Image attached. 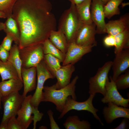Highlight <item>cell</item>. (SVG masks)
Returning <instances> with one entry per match:
<instances>
[{
    "instance_id": "1",
    "label": "cell",
    "mask_w": 129,
    "mask_h": 129,
    "mask_svg": "<svg viewBox=\"0 0 129 129\" xmlns=\"http://www.w3.org/2000/svg\"><path fill=\"white\" fill-rule=\"evenodd\" d=\"M49 0H17L12 17L20 33L19 49L43 44L51 32L56 30L57 22Z\"/></svg>"
},
{
    "instance_id": "2",
    "label": "cell",
    "mask_w": 129,
    "mask_h": 129,
    "mask_svg": "<svg viewBox=\"0 0 129 129\" xmlns=\"http://www.w3.org/2000/svg\"><path fill=\"white\" fill-rule=\"evenodd\" d=\"M78 79V76L76 75L69 84L59 89H56L53 85L50 86H44L42 102L54 103L56 106V109L61 113L69 96L76 100L75 85Z\"/></svg>"
},
{
    "instance_id": "3",
    "label": "cell",
    "mask_w": 129,
    "mask_h": 129,
    "mask_svg": "<svg viewBox=\"0 0 129 129\" xmlns=\"http://www.w3.org/2000/svg\"><path fill=\"white\" fill-rule=\"evenodd\" d=\"M82 24L75 5L71 4L69 8L65 10L61 16L58 29L61 30L64 33L69 43L75 41Z\"/></svg>"
},
{
    "instance_id": "4",
    "label": "cell",
    "mask_w": 129,
    "mask_h": 129,
    "mask_svg": "<svg viewBox=\"0 0 129 129\" xmlns=\"http://www.w3.org/2000/svg\"><path fill=\"white\" fill-rule=\"evenodd\" d=\"M32 95H30L24 98L21 106L18 112L16 119L23 127L27 129L33 121V129L36 128L37 122L40 121L43 115L40 113L38 108L32 106L30 101Z\"/></svg>"
},
{
    "instance_id": "5",
    "label": "cell",
    "mask_w": 129,
    "mask_h": 129,
    "mask_svg": "<svg viewBox=\"0 0 129 129\" xmlns=\"http://www.w3.org/2000/svg\"><path fill=\"white\" fill-rule=\"evenodd\" d=\"M36 68L37 83L35 91L32 96L30 103L34 107L38 108L42 102L44 83L47 80L53 79L55 77L48 69L43 60L37 65Z\"/></svg>"
},
{
    "instance_id": "6",
    "label": "cell",
    "mask_w": 129,
    "mask_h": 129,
    "mask_svg": "<svg viewBox=\"0 0 129 129\" xmlns=\"http://www.w3.org/2000/svg\"><path fill=\"white\" fill-rule=\"evenodd\" d=\"M112 61H108L98 70L96 74L89 80L88 92L90 94L97 93L103 96L106 93L105 85L108 79V75L112 67Z\"/></svg>"
},
{
    "instance_id": "7",
    "label": "cell",
    "mask_w": 129,
    "mask_h": 129,
    "mask_svg": "<svg viewBox=\"0 0 129 129\" xmlns=\"http://www.w3.org/2000/svg\"><path fill=\"white\" fill-rule=\"evenodd\" d=\"M95 95L96 94H90L88 98L82 102H78L72 99L70 96H69L58 119L62 118L66 113L71 110L86 111L91 113L94 117L98 120L102 125H103V124L97 114L98 110L94 106L92 103L93 100Z\"/></svg>"
},
{
    "instance_id": "8",
    "label": "cell",
    "mask_w": 129,
    "mask_h": 129,
    "mask_svg": "<svg viewBox=\"0 0 129 129\" xmlns=\"http://www.w3.org/2000/svg\"><path fill=\"white\" fill-rule=\"evenodd\" d=\"M22 62V67L28 68L36 67L43 59L44 54L42 44L29 46L19 49Z\"/></svg>"
},
{
    "instance_id": "9",
    "label": "cell",
    "mask_w": 129,
    "mask_h": 129,
    "mask_svg": "<svg viewBox=\"0 0 129 129\" xmlns=\"http://www.w3.org/2000/svg\"><path fill=\"white\" fill-rule=\"evenodd\" d=\"M24 98L19 91L2 97L1 102L3 107L4 113L1 123L6 121L11 118L16 116Z\"/></svg>"
},
{
    "instance_id": "10",
    "label": "cell",
    "mask_w": 129,
    "mask_h": 129,
    "mask_svg": "<svg viewBox=\"0 0 129 129\" xmlns=\"http://www.w3.org/2000/svg\"><path fill=\"white\" fill-rule=\"evenodd\" d=\"M107 79L105 85L106 93L103 97L101 99L103 103L112 102L118 106L128 108L129 106V99L124 98L120 94L112 76Z\"/></svg>"
},
{
    "instance_id": "11",
    "label": "cell",
    "mask_w": 129,
    "mask_h": 129,
    "mask_svg": "<svg viewBox=\"0 0 129 129\" xmlns=\"http://www.w3.org/2000/svg\"><path fill=\"white\" fill-rule=\"evenodd\" d=\"M96 33V26L94 23L90 24H82L75 42L80 45L96 46L97 45L95 38Z\"/></svg>"
},
{
    "instance_id": "12",
    "label": "cell",
    "mask_w": 129,
    "mask_h": 129,
    "mask_svg": "<svg viewBox=\"0 0 129 129\" xmlns=\"http://www.w3.org/2000/svg\"><path fill=\"white\" fill-rule=\"evenodd\" d=\"M93 47L78 45L75 41L69 43L62 65L69 64L74 65L84 55L91 52Z\"/></svg>"
},
{
    "instance_id": "13",
    "label": "cell",
    "mask_w": 129,
    "mask_h": 129,
    "mask_svg": "<svg viewBox=\"0 0 129 129\" xmlns=\"http://www.w3.org/2000/svg\"><path fill=\"white\" fill-rule=\"evenodd\" d=\"M104 4L101 0H92L90 6L91 18L96 26L97 33H105V17Z\"/></svg>"
},
{
    "instance_id": "14",
    "label": "cell",
    "mask_w": 129,
    "mask_h": 129,
    "mask_svg": "<svg viewBox=\"0 0 129 129\" xmlns=\"http://www.w3.org/2000/svg\"><path fill=\"white\" fill-rule=\"evenodd\" d=\"M129 67V49H123L115 54V57L112 61L111 68L112 76L114 81Z\"/></svg>"
},
{
    "instance_id": "15",
    "label": "cell",
    "mask_w": 129,
    "mask_h": 129,
    "mask_svg": "<svg viewBox=\"0 0 129 129\" xmlns=\"http://www.w3.org/2000/svg\"><path fill=\"white\" fill-rule=\"evenodd\" d=\"M104 107L102 114L106 122L109 124L115 119L120 118H129V109L118 106L111 102Z\"/></svg>"
},
{
    "instance_id": "16",
    "label": "cell",
    "mask_w": 129,
    "mask_h": 129,
    "mask_svg": "<svg viewBox=\"0 0 129 129\" xmlns=\"http://www.w3.org/2000/svg\"><path fill=\"white\" fill-rule=\"evenodd\" d=\"M75 69L74 64H69L61 66L57 70L51 72L57 80L56 83L53 85L55 88L59 89L69 84Z\"/></svg>"
},
{
    "instance_id": "17",
    "label": "cell",
    "mask_w": 129,
    "mask_h": 129,
    "mask_svg": "<svg viewBox=\"0 0 129 129\" xmlns=\"http://www.w3.org/2000/svg\"><path fill=\"white\" fill-rule=\"evenodd\" d=\"M129 30V14L127 13L119 19L106 23L105 33L115 36L126 30Z\"/></svg>"
},
{
    "instance_id": "18",
    "label": "cell",
    "mask_w": 129,
    "mask_h": 129,
    "mask_svg": "<svg viewBox=\"0 0 129 129\" xmlns=\"http://www.w3.org/2000/svg\"><path fill=\"white\" fill-rule=\"evenodd\" d=\"M21 74L24 87L22 95L25 97L29 92L36 89L37 84L36 67L28 68L22 67Z\"/></svg>"
},
{
    "instance_id": "19",
    "label": "cell",
    "mask_w": 129,
    "mask_h": 129,
    "mask_svg": "<svg viewBox=\"0 0 129 129\" xmlns=\"http://www.w3.org/2000/svg\"><path fill=\"white\" fill-rule=\"evenodd\" d=\"M23 86V81L20 78L10 79L0 82V92L2 97H5L19 91Z\"/></svg>"
},
{
    "instance_id": "20",
    "label": "cell",
    "mask_w": 129,
    "mask_h": 129,
    "mask_svg": "<svg viewBox=\"0 0 129 129\" xmlns=\"http://www.w3.org/2000/svg\"><path fill=\"white\" fill-rule=\"evenodd\" d=\"M48 39L57 48L65 54L68 43L65 35L61 30L52 31Z\"/></svg>"
},
{
    "instance_id": "21",
    "label": "cell",
    "mask_w": 129,
    "mask_h": 129,
    "mask_svg": "<svg viewBox=\"0 0 129 129\" xmlns=\"http://www.w3.org/2000/svg\"><path fill=\"white\" fill-rule=\"evenodd\" d=\"M92 0H85L75 5L76 9L82 24H90L93 22L91 17L90 6Z\"/></svg>"
},
{
    "instance_id": "22",
    "label": "cell",
    "mask_w": 129,
    "mask_h": 129,
    "mask_svg": "<svg viewBox=\"0 0 129 129\" xmlns=\"http://www.w3.org/2000/svg\"><path fill=\"white\" fill-rule=\"evenodd\" d=\"M63 125L66 129H90L91 127L88 121L81 120L78 116L76 115L69 116Z\"/></svg>"
},
{
    "instance_id": "23",
    "label": "cell",
    "mask_w": 129,
    "mask_h": 129,
    "mask_svg": "<svg viewBox=\"0 0 129 129\" xmlns=\"http://www.w3.org/2000/svg\"><path fill=\"white\" fill-rule=\"evenodd\" d=\"M9 52V55L7 61L15 68L17 72L19 78L22 81L21 74L22 62L20 56L18 45L15 44L14 45L11 47Z\"/></svg>"
},
{
    "instance_id": "24",
    "label": "cell",
    "mask_w": 129,
    "mask_h": 129,
    "mask_svg": "<svg viewBox=\"0 0 129 129\" xmlns=\"http://www.w3.org/2000/svg\"><path fill=\"white\" fill-rule=\"evenodd\" d=\"M0 75L2 81L11 78H19L16 70L10 62L8 61L4 62L0 59Z\"/></svg>"
},
{
    "instance_id": "25",
    "label": "cell",
    "mask_w": 129,
    "mask_h": 129,
    "mask_svg": "<svg viewBox=\"0 0 129 129\" xmlns=\"http://www.w3.org/2000/svg\"><path fill=\"white\" fill-rule=\"evenodd\" d=\"M5 23V28L4 30V31L6 34L11 36L15 44L18 45L20 33L15 21L12 17H10L7 18Z\"/></svg>"
},
{
    "instance_id": "26",
    "label": "cell",
    "mask_w": 129,
    "mask_h": 129,
    "mask_svg": "<svg viewBox=\"0 0 129 129\" xmlns=\"http://www.w3.org/2000/svg\"><path fill=\"white\" fill-rule=\"evenodd\" d=\"M115 54L123 49H129V30H126L114 36Z\"/></svg>"
},
{
    "instance_id": "27",
    "label": "cell",
    "mask_w": 129,
    "mask_h": 129,
    "mask_svg": "<svg viewBox=\"0 0 129 129\" xmlns=\"http://www.w3.org/2000/svg\"><path fill=\"white\" fill-rule=\"evenodd\" d=\"M124 0H109L104 5V11L105 18L110 19L116 15L120 13L119 6Z\"/></svg>"
},
{
    "instance_id": "28",
    "label": "cell",
    "mask_w": 129,
    "mask_h": 129,
    "mask_svg": "<svg viewBox=\"0 0 129 129\" xmlns=\"http://www.w3.org/2000/svg\"><path fill=\"white\" fill-rule=\"evenodd\" d=\"M43 50L44 54H49L59 59L61 62L63 61L65 54L55 47L48 39L42 44Z\"/></svg>"
},
{
    "instance_id": "29",
    "label": "cell",
    "mask_w": 129,
    "mask_h": 129,
    "mask_svg": "<svg viewBox=\"0 0 129 129\" xmlns=\"http://www.w3.org/2000/svg\"><path fill=\"white\" fill-rule=\"evenodd\" d=\"M43 60L51 72L57 70L61 66L60 60L50 54H44Z\"/></svg>"
},
{
    "instance_id": "30",
    "label": "cell",
    "mask_w": 129,
    "mask_h": 129,
    "mask_svg": "<svg viewBox=\"0 0 129 129\" xmlns=\"http://www.w3.org/2000/svg\"><path fill=\"white\" fill-rule=\"evenodd\" d=\"M118 90H124L129 87V70L120 75L114 81Z\"/></svg>"
},
{
    "instance_id": "31",
    "label": "cell",
    "mask_w": 129,
    "mask_h": 129,
    "mask_svg": "<svg viewBox=\"0 0 129 129\" xmlns=\"http://www.w3.org/2000/svg\"><path fill=\"white\" fill-rule=\"evenodd\" d=\"M17 0H0V11L5 14L6 18L12 17L13 6Z\"/></svg>"
},
{
    "instance_id": "32",
    "label": "cell",
    "mask_w": 129,
    "mask_h": 129,
    "mask_svg": "<svg viewBox=\"0 0 129 129\" xmlns=\"http://www.w3.org/2000/svg\"><path fill=\"white\" fill-rule=\"evenodd\" d=\"M0 129H24L16 117L10 118L6 121L1 123Z\"/></svg>"
},
{
    "instance_id": "33",
    "label": "cell",
    "mask_w": 129,
    "mask_h": 129,
    "mask_svg": "<svg viewBox=\"0 0 129 129\" xmlns=\"http://www.w3.org/2000/svg\"><path fill=\"white\" fill-rule=\"evenodd\" d=\"M13 39L10 35L6 34L1 44L3 47L7 51H9L11 47V44Z\"/></svg>"
},
{
    "instance_id": "34",
    "label": "cell",
    "mask_w": 129,
    "mask_h": 129,
    "mask_svg": "<svg viewBox=\"0 0 129 129\" xmlns=\"http://www.w3.org/2000/svg\"><path fill=\"white\" fill-rule=\"evenodd\" d=\"M103 42L104 45L107 47H115V42L114 36L108 34L104 38Z\"/></svg>"
},
{
    "instance_id": "35",
    "label": "cell",
    "mask_w": 129,
    "mask_h": 129,
    "mask_svg": "<svg viewBox=\"0 0 129 129\" xmlns=\"http://www.w3.org/2000/svg\"><path fill=\"white\" fill-rule=\"evenodd\" d=\"M50 121V125L51 129H59L60 128L55 121L53 117L54 113L51 110L47 112Z\"/></svg>"
},
{
    "instance_id": "36",
    "label": "cell",
    "mask_w": 129,
    "mask_h": 129,
    "mask_svg": "<svg viewBox=\"0 0 129 129\" xmlns=\"http://www.w3.org/2000/svg\"><path fill=\"white\" fill-rule=\"evenodd\" d=\"M9 55V52L5 49L1 45H0V59L3 62H6Z\"/></svg>"
},
{
    "instance_id": "37",
    "label": "cell",
    "mask_w": 129,
    "mask_h": 129,
    "mask_svg": "<svg viewBox=\"0 0 129 129\" xmlns=\"http://www.w3.org/2000/svg\"><path fill=\"white\" fill-rule=\"evenodd\" d=\"M120 124L113 129H125L128 128L129 125V119L126 118H124Z\"/></svg>"
},
{
    "instance_id": "38",
    "label": "cell",
    "mask_w": 129,
    "mask_h": 129,
    "mask_svg": "<svg viewBox=\"0 0 129 129\" xmlns=\"http://www.w3.org/2000/svg\"><path fill=\"white\" fill-rule=\"evenodd\" d=\"M71 4L76 5L80 3L85 0H68Z\"/></svg>"
},
{
    "instance_id": "39",
    "label": "cell",
    "mask_w": 129,
    "mask_h": 129,
    "mask_svg": "<svg viewBox=\"0 0 129 129\" xmlns=\"http://www.w3.org/2000/svg\"><path fill=\"white\" fill-rule=\"evenodd\" d=\"M5 28V23L0 22V31L4 30Z\"/></svg>"
},
{
    "instance_id": "40",
    "label": "cell",
    "mask_w": 129,
    "mask_h": 129,
    "mask_svg": "<svg viewBox=\"0 0 129 129\" xmlns=\"http://www.w3.org/2000/svg\"><path fill=\"white\" fill-rule=\"evenodd\" d=\"M0 18H6V16L4 13L0 11Z\"/></svg>"
},
{
    "instance_id": "41",
    "label": "cell",
    "mask_w": 129,
    "mask_h": 129,
    "mask_svg": "<svg viewBox=\"0 0 129 129\" xmlns=\"http://www.w3.org/2000/svg\"><path fill=\"white\" fill-rule=\"evenodd\" d=\"M2 96L0 92V110L1 109V99L2 98Z\"/></svg>"
},
{
    "instance_id": "42",
    "label": "cell",
    "mask_w": 129,
    "mask_h": 129,
    "mask_svg": "<svg viewBox=\"0 0 129 129\" xmlns=\"http://www.w3.org/2000/svg\"><path fill=\"white\" fill-rule=\"evenodd\" d=\"M104 5L106 4L109 0H101Z\"/></svg>"
}]
</instances>
